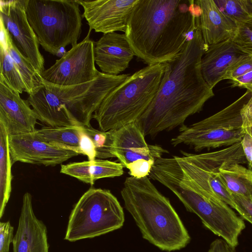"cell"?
Returning <instances> with one entry per match:
<instances>
[{
    "label": "cell",
    "instance_id": "6",
    "mask_svg": "<svg viewBox=\"0 0 252 252\" xmlns=\"http://www.w3.org/2000/svg\"><path fill=\"white\" fill-rule=\"evenodd\" d=\"M165 68L164 63L148 65L110 93L93 115L100 130L116 129L137 121L157 94Z\"/></svg>",
    "mask_w": 252,
    "mask_h": 252
},
{
    "label": "cell",
    "instance_id": "32",
    "mask_svg": "<svg viewBox=\"0 0 252 252\" xmlns=\"http://www.w3.org/2000/svg\"><path fill=\"white\" fill-rule=\"evenodd\" d=\"M235 204V209L241 217L252 224V201L244 197L231 194Z\"/></svg>",
    "mask_w": 252,
    "mask_h": 252
},
{
    "label": "cell",
    "instance_id": "19",
    "mask_svg": "<svg viewBox=\"0 0 252 252\" xmlns=\"http://www.w3.org/2000/svg\"><path fill=\"white\" fill-rule=\"evenodd\" d=\"M194 2L200 8L199 27L207 46L233 38L237 25L220 11L214 0H196Z\"/></svg>",
    "mask_w": 252,
    "mask_h": 252
},
{
    "label": "cell",
    "instance_id": "21",
    "mask_svg": "<svg viewBox=\"0 0 252 252\" xmlns=\"http://www.w3.org/2000/svg\"><path fill=\"white\" fill-rule=\"evenodd\" d=\"M123 168L121 163L98 158L62 164L60 172L93 185L98 179L122 176Z\"/></svg>",
    "mask_w": 252,
    "mask_h": 252
},
{
    "label": "cell",
    "instance_id": "10",
    "mask_svg": "<svg viewBox=\"0 0 252 252\" xmlns=\"http://www.w3.org/2000/svg\"><path fill=\"white\" fill-rule=\"evenodd\" d=\"M176 156L184 173L204 192L222 200L235 209L231 194L218 177L219 168L224 163L236 162L244 164L247 160L241 142L219 151L200 154L183 153Z\"/></svg>",
    "mask_w": 252,
    "mask_h": 252
},
{
    "label": "cell",
    "instance_id": "12",
    "mask_svg": "<svg viewBox=\"0 0 252 252\" xmlns=\"http://www.w3.org/2000/svg\"><path fill=\"white\" fill-rule=\"evenodd\" d=\"M0 19L17 48L41 74L45 70L44 59L27 17L25 0H0Z\"/></svg>",
    "mask_w": 252,
    "mask_h": 252
},
{
    "label": "cell",
    "instance_id": "15",
    "mask_svg": "<svg viewBox=\"0 0 252 252\" xmlns=\"http://www.w3.org/2000/svg\"><path fill=\"white\" fill-rule=\"evenodd\" d=\"M112 135V153L124 167L142 159L156 161L168 153L160 146L148 144L136 121L113 129Z\"/></svg>",
    "mask_w": 252,
    "mask_h": 252
},
{
    "label": "cell",
    "instance_id": "9",
    "mask_svg": "<svg viewBox=\"0 0 252 252\" xmlns=\"http://www.w3.org/2000/svg\"><path fill=\"white\" fill-rule=\"evenodd\" d=\"M247 91L238 99L217 113L189 126L185 125L179 133L171 140L174 146L189 145L195 151L230 146L242 141L243 128L241 110L250 99Z\"/></svg>",
    "mask_w": 252,
    "mask_h": 252
},
{
    "label": "cell",
    "instance_id": "30",
    "mask_svg": "<svg viewBox=\"0 0 252 252\" xmlns=\"http://www.w3.org/2000/svg\"><path fill=\"white\" fill-rule=\"evenodd\" d=\"M251 71H252V56L245 54L228 67L223 80H233Z\"/></svg>",
    "mask_w": 252,
    "mask_h": 252
},
{
    "label": "cell",
    "instance_id": "14",
    "mask_svg": "<svg viewBox=\"0 0 252 252\" xmlns=\"http://www.w3.org/2000/svg\"><path fill=\"white\" fill-rule=\"evenodd\" d=\"M138 0H77L89 31L103 34L126 31L131 11Z\"/></svg>",
    "mask_w": 252,
    "mask_h": 252
},
{
    "label": "cell",
    "instance_id": "28",
    "mask_svg": "<svg viewBox=\"0 0 252 252\" xmlns=\"http://www.w3.org/2000/svg\"><path fill=\"white\" fill-rule=\"evenodd\" d=\"M94 145L96 158L100 159L115 158L112 153V130L103 131L94 128L91 126H85Z\"/></svg>",
    "mask_w": 252,
    "mask_h": 252
},
{
    "label": "cell",
    "instance_id": "20",
    "mask_svg": "<svg viewBox=\"0 0 252 252\" xmlns=\"http://www.w3.org/2000/svg\"><path fill=\"white\" fill-rule=\"evenodd\" d=\"M245 54L232 39L208 46L200 63V69L204 80L213 89L223 80L228 67Z\"/></svg>",
    "mask_w": 252,
    "mask_h": 252
},
{
    "label": "cell",
    "instance_id": "33",
    "mask_svg": "<svg viewBox=\"0 0 252 252\" xmlns=\"http://www.w3.org/2000/svg\"><path fill=\"white\" fill-rule=\"evenodd\" d=\"M14 228L9 221L0 223V252H9V246L13 243Z\"/></svg>",
    "mask_w": 252,
    "mask_h": 252
},
{
    "label": "cell",
    "instance_id": "36",
    "mask_svg": "<svg viewBox=\"0 0 252 252\" xmlns=\"http://www.w3.org/2000/svg\"><path fill=\"white\" fill-rule=\"evenodd\" d=\"M241 143L250 169L252 170V137L245 133Z\"/></svg>",
    "mask_w": 252,
    "mask_h": 252
},
{
    "label": "cell",
    "instance_id": "8",
    "mask_svg": "<svg viewBox=\"0 0 252 252\" xmlns=\"http://www.w3.org/2000/svg\"><path fill=\"white\" fill-rule=\"evenodd\" d=\"M124 222L123 208L111 191L90 188L72 210L64 239L75 242L99 236L121 228Z\"/></svg>",
    "mask_w": 252,
    "mask_h": 252
},
{
    "label": "cell",
    "instance_id": "40",
    "mask_svg": "<svg viewBox=\"0 0 252 252\" xmlns=\"http://www.w3.org/2000/svg\"><path fill=\"white\" fill-rule=\"evenodd\" d=\"M251 2H252V0H251Z\"/></svg>",
    "mask_w": 252,
    "mask_h": 252
},
{
    "label": "cell",
    "instance_id": "7",
    "mask_svg": "<svg viewBox=\"0 0 252 252\" xmlns=\"http://www.w3.org/2000/svg\"><path fill=\"white\" fill-rule=\"evenodd\" d=\"M79 5L77 0H25L28 22L46 52L57 55L62 48L78 44L82 25Z\"/></svg>",
    "mask_w": 252,
    "mask_h": 252
},
{
    "label": "cell",
    "instance_id": "4",
    "mask_svg": "<svg viewBox=\"0 0 252 252\" xmlns=\"http://www.w3.org/2000/svg\"><path fill=\"white\" fill-rule=\"evenodd\" d=\"M121 193L126 209L145 240L167 252L179 250L189 244L190 236L179 215L148 176L126 178Z\"/></svg>",
    "mask_w": 252,
    "mask_h": 252
},
{
    "label": "cell",
    "instance_id": "39",
    "mask_svg": "<svg viewBox=\"0 0 252 252\" xmlns=\"http://www.w3.org/2000/svg\"><path fill=\"white\" fill-rule=\"evenodd\" d=\"M244 130L245 133H248L252 137V126L246 127Z\"/></svg>",
    "mask_w": 252,
    "mask_h": 252
},
{
    "label": "cell",
    "instance_id": "1",
    "mask_svg": "<svg viewBox=\"0 0 252 252\" xmlns=\"http://www.w3.org/2000/svg\"><path fill=\"white\" fill-rule=\"evenodd\" d=\"M208 47L198 26L181 52L164 63L165 72L158 90L136 121L145 136L154 137L181 126L214 96L200 69L201 60Z\"/></svg>",
    "mask_w": 252,
    "mask_h": 252
},
{
    "label": "cell",
    "instance_id": "17",
    "mask_svg": "<svg viewBox=\"0 0 252 252\" xmlns=\"http://www.w3.org/2000/svg\"><path fill=\"white\" fill-rule=\"evenodd\" d=\"M13 252H49L47 228L34 214L32 195L23 197L18 227L13 241Z\"/></svg>",
    "mask_w": 252,
    "mask_h": 252
},
{
    "label": "cell",
    "instance_id": "29",
    "mask_svg": "<svg viewBox=\"0 0 252 252\" xmlns=\"http://www.w3.org/2000/svg\"><path fill=\"white\" fill-rule=\"evenodd\" d=\"M232 40L242 52L252 56V16L238 25L236 32Z\"/></svg>",
    "mask_w": 252,
    "mask_h": 252
},
{
    "label": "cell",
    "instance_id": "22",
    "mask_svg": "<svg viewBox=\"0 0 252 252\" xmlns=\"http://www.w3.org/2000/svg\"><path fill=\"white\" fill-rule=\"evenodd\" d=\"M217 175L231 194L252 201V170L236 162H228L219 169Z\"/></svg>",
    "mask_w": 252,
    "mask_h": 252
},
{
    "label": "cell",
    "instance_id": "3",
    "mask_svg": "<svg viewBox=\"0 0 252 252\" xmlns=\"http://www.w3.org/2000/svg\"><path fill=\"white\" fill-rule=\"evenodd\" d=\"M129 74L102 73L92 81L61 86L42 78L41 85L27 99L37 119L49 126H90L102 101Z\"/></svg>",
    "mask_w": 252,
    "mask_h": 252
},
{
    "label": "cell",
    "instance_id": "13",
    "mask_svg": "<svg viewBox=\"0 0 252 252\" xmlns=\"http://www.w3.org/2000/svg\"><path fill=\"white\" fill-rule=\"evenodd\" d=\"M12 165L16 162L55 166L79 154L72 150L54 146L40 140L35 132L9 135Z\"/></svg>",
    "mask_w": 252,
    "mask_h": 252
},
{
    "label": "cell",
    "instance_id": "37",
    "mask_svg": "<svg viewBox=\"0 0 252 252\" xmlns=\"http://www.w3.org/2000/svg\"><path fill=\"white\" fill-rule=\"evenodd\" d=\"M207 252H236L234 247L222 239H217L210 245Z\"/></svg>",
    "mask_w": 252,
    "mask_h": 252
},
{
    "label": "cell",
    "instance_id": "11",
    "mask_svg": "<svg viewBox=\"0 0 252 252\" xmlns=\"http://www.w3.org/2000/svg\"><path fill=\"white\" fill-rule=\"evenodd\" d=\"M86 37L40 74L44 80L55 85L72 86L95 79L101 72L95 66L94 43Z\"/></svg>",
    "mask_w": 252,
    "mask_h": 252
},
{
    "label": "cell",
    "instance_id": "26",
    "mask_svg": "<svg viewBox=\"0 0 252 252\" xmlns=\"http://www.w3.org/2000/svg\"><path fill=\"white\" fill-rule=\"evenodd\" d=\"M0 78L13 90L22 94L26 92V86L14 62L0 40Z\"/></svg>",
    "mask_w": 252,
    "mask_h": 252
},
{
    "label": "cell",
    "instance_id": "23",
    "mask_svg": "<svg viewBox=\"0 0 252 252\" xmlns=\"http://www.w3.org/2000/svg\"><path fill=\"white\" fill-rule=\"evenodd\" d=\"M83 126H47L36 129L34 132L36 136L45 143L81 154L80 144Z\"/></svg>",
    "mask_w": 252,
    "mask_h": 252
},
{
    "label": "cell",
    "instance_id": "18",
    "mask_svg": "<svg viewBox=\"0 0 252 252\" xmlns=\"http://www.w3.org/2000/svg\"><path fill=\"white\" fill-rule=\"evenodd\" d=\"M94 54L101 72L111 75L125 71L135 56L126 34L116 32L103 34L95 41Z\"/></svg>",
    "mask_w": 252,
    "mask_h": 252
},
{
    "label": "cell",
    "instance_id": "25",
    "mask_svg": "<svg viewBox=\"0 0 252 252\" xmlns=\"http://www.w3.org/2000/svg\"><path fill=\"white\" fill-rule=\"evenodd\" d=\"M12 162L9 147V134L0 121V218L2 217L11 192Z\"/></svg>",
    "mask_w": 252,
    "mask_h": 252
},
{
    "label": "cell",
    "instance_id": "5",
    "mask_svg": "<svg viewBox=\"0 0 252 252\" xmlns=\"http://www.w3.org/2000/svg\"><path fill=\"white\" fill-rule=\"evenodd\" d=\"M150 178L173 192L213 233L231 246H237L239 236L245 228L243 220L222 200L204 192L184 173L176 157L159 161Z\"/></svg>",
    "mask_w": 252,
    "mask_h": 252
},
{
    "label": "cell",
    "instance_id": "24",
    "mask_svg": "<svg viewBox=\"0 0 252 252\" xmlns=\"http://www.w3.org/2000/svg\"><path fill=\"white\" fill-rule=\"evenodd\" d=\"M0 40L18 68L29 94L35 91L41 85L42 77L31 63L20 52L13 43L8 32L0 22Z\"/></svg>",
    "mask_w": 252,
    "mask_h": 252
},
{
    "label": "cell",
    "instance_id": "16",
    "mask_svg": "<svg viewBox=\"0 0 252 252\" xmlns=\"http://www.w3.org/2000/svg\"><path fill=\"white\" fill-rule=\"evenodd\" d=\"M27 100L0 78V121L5 125L9 135L33 132L37 117Z\"/></svg>",
    "mask_w": 252,
    "mask_h": 252
},
{
    "label": "cell",
    "instance_id": "2",
    "mask_svg": "<svg viewBox=\"0 0 252 252\" xmlns=\"http://www.w3.org/2000/svg\"><path fill=\"white\" fill-rule=\"evenodd\" d=\"M194 0H138L125 32L135 56L148 65L171 60L198 27Z\"/></svg>",
    "mask_w": 252,
    "mask_h": 252
},
{
    "label": "cell",
    "instance_id": "31",
    "mask_svg": "<svg viewBox=\"0 0 252 252\" xmlns=\"http://www.w3.org/2000/svg\"><path fill=\"white\" fill-rule=\"evenodd\" d=\"M154 160L140 159L129 164L127 167L131 177L140 178L149 176L154 164Z\"/></svg>",
    "mask_w": 252,
    "mask_h": 252
},
{
    "label": "cell",
    "instance_id": "27",
    "mask_svg": "<svg viewBox=\"0 0 252 252\" xmlns=\"http://www.w3.org/2000/svg\"><path fill=\"white\" fill-rule=\"evenodd\" d=\"M214 1L220 11L237 26L252 16L251 0H214Z\"/></svg>",
    "mask_w": 252,
    "mask_h": 252
},
{
    "label": "cell",
    "instance_id": "34",
    "mask_svg": "<svg viewBox=\"0 0 252 252\" xmlns=\"http://www.w3.org/2000/svg\"><path fill=\"white\" fill-rule=\"evenodd\" d=\"M80 148L81 154L87 157L88 160H94L96 158V152L94 142L86 131L85 126L82 127Z\"/></svg>",
    "mask_w": 252,
    "mask_h": 252
},
{
    "label": "cell",
    "instance_id": "38",
    "mask_svg": "<svg viewBox=\"0 0 252 252\" xmlns=\"http://www.w3.org/2000/svg\"><path fill=\"white\" fill-rule=\"evenodd\" d=\"M231 87L245 88L252 86V71L233 80H229Z\"/></svg>",
    "mask_w": 252,
    "mask_h": 252
},
{
    "label": "cell",
    "instance_id": "35",
    "mask_svg": "<svg viewBox=\"0 0 252 252\" xmlns=\"http://www.w3.org/2000/svg\"><path fill=\"white\" fill-rule=\"evenodd\" d=\"M246 89L251 92L252 96L241 110L243 129L252 126V86L247 88Z\"/></svg>",
    "mask_w": 252,
    "mask_h": 252
}]
</instances>
